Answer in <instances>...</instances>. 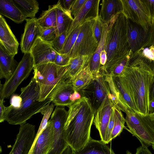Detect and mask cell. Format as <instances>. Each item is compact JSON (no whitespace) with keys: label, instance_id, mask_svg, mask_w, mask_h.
Segmentation results:
<instances>
[{"label":"cell","instance_id":"obj_34","mask_svg":"<svg viewBox=\"0 0 154 154\" xmlns=\"http://www.w3.org/2000/svg\"><path fill=\"white\" fill-rule=\"evenodd\" d=\"M39 37L43 41L51 43L58 35L56 27H42L39 26Z\"/></svg>","mask_w":154,"mask_h":154},{"label":"cell","instance_id":"obj_49","mask_svg":"<svg viewBox=\"0 0 154 154\" xmlns=\"http://www.w3.org/2000/svg\"><path fill=\"white\" fill-rule=\"evenodd\" d=\"M2 148L1 146H0V154L2 153Z\"/></svg>","mask_w":154,"mask_h":154},{"label":"cell","instance_id":"obj_16","mask_svg":"<svg viewBox=\"0 0 154 154\" xmlns=\"http://www.w3.org/2000/svg\"><path fill=\"white\" fill-rule=\"evenodd\" d=\"M19 43L3 16L0 14V47L11 55L18 51Z\"/></svg>","mask_w":154,"mask_h":154},{"label":"cell","instance_id":"obj_20","mask_svg":"<svg viewBox=\"0 0 154 154\" xmlns=\"http://www.w3.org/2000/svg\"><path fill=\"white\" fill-rule=\"evenodd\" d=\"M100 0H86L83 6L74 18L67 32V35L78 26L87 20L95 17L99 14Z\"/></svg>","mask_w":154,"mask_h":154},{"label":"cell","instance_id":"obj_46","mask_svg":"<svg viewBox=\"0 0 154 154\" xmlns=\"http://www.w3.org/2000/svg\"><path fill=\"white\" fill-rule=\"evenodd\" d=\"M74 0H63V8L66 10L70 11L71 8Z\"/></svg>","mask_w":154,"mask_h":154},{"label":"cell","instance_id":"obj_29","mask_svg":"<svg viewBox=\"0 0 154 154\" xmlns=\"http://www.w3.org/2000/svg\"><path fill=\"white\" fill-rule=\"evenodd\" d=\"M24 17H35L39 9V3L36 0H12Z\"/></svg>","mask_w":154,"mask_h":154},{"label":"cell","instance_id":"obj_43","mask_svg":"<svg viewBox=\"0 0 154 154\" xmlns=\"http://www.w3.org/2000/svg\"><path fill=\"white\" fill-rule=\"evenodd\" d=\"M3 100H0V123L6 121L8 108L3 103Z\"/></svg>","mask_w":154,"mask_h":154},{"label":"cell","instance_id":"obj_7","mask_svg":"<svg viewBox=\"0 0 154 154\" xmlns=\"http://www.w3.org/2000/svg\"><path fill=\"white\" fill-rule=\"evenodd\" d=\"M125 122L142 145L154 149V112L144 115L126 108Z\"/></svg>","mask_w":154,"mask_h":154},{"label":"cell","instance_id":"obj_4","mask_svg":"<svg viewBox=\"0 0 154 154\" xmlns=\"http://www.w3.org/2000/svg\"><path fill=\"white\" fill-rule=\"evenodd\" d=\"M20 96L22 98L20 106L17 109L10 105L8 109L6 121L11 125H20L26 123L33 115L40 112L51 100L47 98L42 101L38 100L39 88L35 79L33 76L26 86L22 88Z\"/></svg>","mask_w":154,"mask_h":154},{"label":"cell","instance_id":"obj_17","mask_svg":"<svg viewBox=\"0 0 154 154\" xmlns=\"http://www.w3.org/2000/svg\"><path fill=\"white\" fill-rule=\"evenodd\" d=\"M54 136L53 124L50 120L45 128L34 142L30 154H48L52 146Z\"/></svg>","mask_w":154,"mask_h":154},{"label":"cell","instance_id":"obj_24","mask_svg":"<svg viewBox=\"0 0 154 154\" xmlns=\"http://www.w3.org/2000/svg\"><path fill=\"white\" fill-rule=\"evenodd\" d=\"M14 57L0 47V79L7 80L12 75L18 64Z\"/></svg>","mask_w":154,"mask_h":154},{"label":"cell","instance_id":"obj_11","mask_svg":"<svg viewBox=\"0 0 154 154\" xmlns=\"http://www.w3.org/2000/svg\"><path fill=\"white\" fill-rule=\"evenodd\" d=\"M68 115V111L64 107L57 106L53 112L50 120L53 126L54 139L48 154H62L68 146L63 135L64 127Z\"/></svg>","mask_w":154,"mask_h":154},{"label":"cell","instance_id":"obj_37","mask_svg":"<svg viewBox=\"0 0 154 154\" xmlns=\"http://www.w3.org/2000/svg\"><path fill=\"white\" fill-rule=\"evenodd\" d=\"M67 36V32L58 35L51 42L55 51L59 53L62 49Z\"/></svg>","mask_w":154,"mask_h":154},{"label":"cell","instance_id":"obj_22","mask_svg":"<svg viewBox=\"0 0 154 154\" xmlns=\"http://www.w3.org/2000/svg\"><path fill=\"white\" fill-rule=\"evenodd\" d=\"M103 24V29L101 39L95 52L89 59L88 65L93 76V79L97 78L100 75V54L104 49L106 33L109 25Z\"/></svg>","mask_w":154,"mask_h":154},{"label":"cell","instance_id":"obj_1","mask_svg":"<svg viewBox=\"0 0 154 154\" xmlns=\"http://www.w3.org/2000/svg\"><path fill=\"white\" fill-rule=\"evenodd\" d=\"M119 76L138 112L150 113L151 90L154 85V70L151 62L134 55Z\"/></svg>","mask_w":154,"mask_h":154},{"label":"cell","instance_id":"obj_15","mask_svg":"<svg viewBox=\"0 0 154 154\" xmlns=\"http://www.w3.org/2000/svg\"><path fill=\"white\" fill-rule=\"evenodd\" d=\"M126 27L129 47L132 52L134 53L149 41V32H146L139 26L128 19H126Z\"/></svg>","mask_w":154,"mask_h":154},{"label":"cell","instance_id":"obj_38","mask_svg":"<svg viewBox=\"0 0 154 154\" xmlns=\"http://www.w3.org/2000/svg\"><path fill=\"white\" fill-rule=\"evenodd\" d=\"M112 108V113L106 132L104 143L106 144H108L111 141V134L114 125L115 119V113L114 109V106Z\"/></svg>","mask_w":154,"mask_h":154},{"label":"cell","instance_id":"obj_36","mask_svg":"<svg viewBox=\"0 0 154 154\" xmlns=\"http://www.w3.org/2000/svg\"><path fill=\"white\" fill-rule=\"evenodd\" d=\"M99 14L93 18V20L94 34L96 39L98 43L102 37L103 26V23L101 20Z\"/></svg>","mask_w":154,"mask_h":154},{"label":"cell","instance_id":"obj_41","mask_svg":"<svg viewBox=\"0 0 154 154\" xmlns=\"http://www.w3.org/2000/svg\"><path fill=\"white\" fill-rule=\"evenodd\" d=\"M86 0H74L72 4L70 13L74 18L81 9Z\"/></svg>","mask_w":154,"mask_h":154},{"label":"cell","instance_id":"obj_31","mask_svg":"<svg viewBox=\"0 0 154 154\" xmlns=\"http://www.w3.org/2000/svg\"><path fill=\"white\" fill-rule=\"evenodd\" d=\"M37 22L39 26L42 27H56V13L55 5H49L48 9L43 11L38 18Z\"/></svg>","mask_w":154,"mask_h":154},{"label":"cell","instance_id":"obj_39","mask_svg":"<svg viewBox=\"0 0 154 154\" xmlns=\"http://www.w3.org/2000/svg\"><path fill=\"white\" fill-rule=\"evenodd\" d=\"M140 49L142 50V51H139L138 53L135 52V53L139 54V55L151 62H153L154 56L153 45L149 48H141Z\"/></svg>","mask_w":154,"mask_h":154},{"label":"cell","instance_id":"obj_26","mask_svg":"<svg viewBox=\"0 0 154 154\" xmlns=\"http://www.w3.org/2000/svg\"><path fill=\"white\" fill-rule=\"evenodd\" d=\"M0 14L20 23L26 19L12 0H0Z\"/></svg>","mask_w":154,"mask_h":154},{"label":"cell","instance_id":"obj_48","mask_svg":"<svg viewBox=\"0 0 154 154\" xmlns=\"http://www.w3.org/2000/svg\"><path fill=\"white\" fill-rule=\"evenodd\" d=\"M2 86V84H1V81L0 80V93H1V88Z\"/></svg>","mask_w":154,"mask_h":154},{"label":"cell","instance_id":"obj_9","mask_svg":"<svg viewBox=\"0 0 154 154\" xmlns=\"http://www.w3.org/2000/svg\"><path fill=\"white\" fill-rule=\"evenodd\" d=\"M34 66L33 59L30 52L24 53L12 75L2 85L0 99H8L13 94L19 85L28 77Z\"/></svg>","mask_w":154,"mask_h":154},{"label":"cell","instance_id":"obj_8","mask_svg":"<svg viewBox=\"0 0 154 154\" xmlns=\"http://www.w3.org/2000/svg\"><path fill=\"white\" fill-rule=\"evenodd\" d=\"M94 18L87 20L82 24L75 42L68 54L70 59L85 56L90 59L96 50L99 43L94 34Z\"/></svg>","mask_w":154,"mask_h":154},{"label":"cell","instance_id":"obj_40","mask_svg":"<svg viewBox=\"0 0 154 154\" xmlns=\"http://www.w3.org/2000/svg\"><path fill=\"white\" fill-rule=\"evenodd\" d=\"M70 60L68 54H60L57 52L54 63L58 66H65L69 64Z\"/></svg>","mask_w":154,"mask_h":154},{"label":"cell","instance_id":"obj_2","mask_svg":"<svg viewBox=\"0 0 154 154\" xmlns=\"http://www.w3.org/2000/svg\"><path fill=\"white\" fill-rule=\"evenodd\" d=\"M64 127L65 141L72 151L83 147L89 140L95 113L89 99L82 97L68 107Z\"/></svg>","mask_w":154,"mask_h":154},{"label":"cell","instance_id":"obj_45","mask_svg":"<svg viewBox=\"0 0 154 154\" xmlns=\"http://www.w3.org/2000/svg\"><path fill=\"white\" fill-rule=\"evenodd\" d=\"M107 61V55L104 49L102 50L100 54V63L101 66H104Z\"/></svg>","mask_w":154,"mask_h":154},{"label":"cell","instance_id":"obj_42","mask_svg":"<svg viewBox=\"0 0 154 154\" xmlns=\"http://www.w3.org/2000/svg\"><path fill=\"white\" fill-rule=\"evenodd\" d=\"M22 98L20 95L13 94L11 97L10 105L13 108L17 109L20 106Z\"/></svg>","mask_w":154,"mask_h":154},{"label":"cell","instance_id":"obj_23","mask_svg":"<svg viewBox=\"0 0 154 154\" xmlns=\"http://www.w3.org/2000/svg\"><path fill=\"white\" fill-rule=\"evenodd\" d=\"M72 154H116L107 144L101 140H94L91 137L83 147L78 150L72 151Z\"/></svg>","mask_w":154,"mask_h":154},{"label":"cell","instance_id":"obj_5","mask_svg":"<svg viewBox=\"0 0 154 154\" xmlns=\"http://www.w3.org/2000/svg\"><path fill=\"white\" fill-rule=\"evenodd\" d=\"M33 77L39 88L38 100L50 99L58 86L66 80L67 66H60L48 63L34 66Z\"/></svg>","mask_w":154,"mask_h":154},{"label":"cell","instance_id":"obj_33","mask_svg":"<svg viewBox=\"0 0 154 154\" xmlns=\"http://www.w3.org/2000/svg\"><path fill=\"white\" fill-rule=\"evenodd\" d=\"M82 24L75 28L67 35L63 48L59 53L68 54L70 52L75 42Z\"/></svg>","mask_w":154,"mask_h":154},{"label":"cell","instance_id":"obj_32","mask_svg":"<svg viewBox=\"0 0 154 154\" xmlns=\"http://www.w3.org/2000/svg\"><path fill=\"white\" fill-rule=\"evenodd\" d=\"M115 113V119L114 125L112 131L111 140L119 135L125 127V119L121 111L115 105L114 106Z\"/></svg>","mask_w":154,"mask_h":154},{"label":"cell","instance_id":"obj_6","mask_svg":"<svg viewBox=\"0 0 154 154\" xmlns=\"http://www.w3.org/2000/svg\"><path fill=\"white\" fill-rule=\"evenodd\" d=\"M122 13L126 19L149 32L154 25V1L120 0Z\"/></svg>","mask_w":154,"mask_h":154},{"label":"cell","instance_id":"obj_10","mask_svg":"<svg viewBox=\"0 0 154 154\" xmlns=\"http://www.w3.org/2000/svg\"><path fill=\"white\" fill-rule=\"evenodd\" d=\"M100 73L96 79H92L89 83L79 91L82 97L88 98L90 101L94 113L105 98L110 93L105 75Z\"/></svg>","mask_w":154,"mask_h":154},{"label":"cell","instance_id":"obj_27","mask_svg":"<svg viewBox=\"0 0 154 154\" xmlns=\"http://www.w3.org/2000/svg\"><path fill=\"white\" fill-rule=\"evenodd\" d=\"M112 77L121 103L126 108L139 113L119 75Z\"/></svg>","mask_w":154,"mask_h":154},{"label":"cell","instance_id":"obj_18","mask_svg":"<svg viewBox=\"0 0 154 154\" xmlns=\"http://www.w3.org/2000/svg\"><path fill=\"white\" fill-rule=\"evenodd\" d=\"M24 32L20 42V47L23 53L30 52L31 49L40 33L39 26L37 18L26 19Z\"/></svg>","mask_w":154,"mask_h":154},{"label":"cell","instance_id":"obj_25","mask_svg":"<svg viewBox=\"0 0 154 154\" xmlns=\"http://www.w3.org/2000/svg\"><path fill=\"white\" fill-rule=\"evenodd\" d=\"M56 13V26L58 35L67 32L74 18L70 11L65 9L62 5L60 1L55 5Z\"/></svg>","mask_w":154,"mask_h":154},{"label":"cell","instance_id":"obj_28","mask_svg":"<svg viewBox=\"0 0 154 154\" xmlns=\"http://www.w3.org/2000/svg\"><path fill=\"white\" fill-rule=\"evenodd\" d=\"M89 58L88 56H80L70 59L67 66L65 76L66 79L72 80L76 75L88 64Z\"/></svg>","mask_w":154,"mask_h":154},{"label":"cell","instance_id":"obj_13","mask_svg":"<svg viewBox=\"0 0 154 154\" xmlns=\"http://www.w3.org/2000/svg\"><path fill=\"white\" fill-rule=\"evenodd\" d=\"M115 105L110 93L105 98L95 113L93 123L99 132L101 140L104 143L112 108Z\"/></svg>","mask_w":154,"mask_h":154},{"label":"cell","instance_id":"obj_30","mask_svg":"<svg viewBox=\"0 0 154 154\" xmlns=\"http://www.w3.org/2000/svg\"><path fill=\"white\" fill-rule=\"evenodd\" d=\"M92 79V75L87 65L71 81L75 90L79 91L88 85Z\"/></svg>","mask_w":154,"mask_h":154},{"label":"cell","instance_id":"obj_12","mask_svg":"<svg viewBox=\"0 0 154 154\" xmlns=\"http://www.w3.org/2000/svg\"><path fill=\"white\" fill-rule=\"evenodd\" d=\"M36 134L35 125L26 123L20 125L15 142L8 154H30Z\"/></svg>","mask_w":154,"mask_h":154},{"label":"cell","instance_id":"obj_3","mask_svg":"<svg viewBox=\"0 0 154 154\" xmlns=\"http://www.w3.org/2000/svg\"><path fill=\"white\" fill-rule=\"evenodd\" d=\"M104 50L107 61L104 66H101L100 72L105 75L111 74L125 59L133 57L134 53L129 48L127 37L126 19L122 13L109 24Z\"/></svg>","mask_w":154,"mask_h":154},{"label":"cell","instance_id":"obj_35","mask_svg":"<svg viewBox=\"0 0 154 154\" xmlns=\"http://www.w3.org/2000/svg\"><path fill=\"white\" fill-rule=\"evenodd\" d=\"M54 105L52 103L48 104L43 108L40 112L43 117L40 125L38 131L36 134V136H38L40 134L46 127L47 123L53 110Z\"/></svg>","mask_w":154,"mask_h":154},{"label":"cell","instance_id":"obj_44","mask_svg":"<svg viewBox=\"0 0 154 154\" xmlns=\"http://www.w3.org/2000/svg\"><path fill=\"white\" fill-rule=\"evenodd\" d=\"M126 154H132L128 150L126 151ZM135 154H152L148 148V147L144 145L138 147L136 149V152Z\"/></svg>","mask_w":154,"mask_h":154},{"label":"cell","instance_id":"obj_19","mask_svg":"<svg viewBox=\"0 0 154 154\" xmlns=\"http://www.w3.org/2000/svg\"><path fill=\"white\" fill-rule=\"evenodd\" d=\"M75 91L72 81L67 79L58 86L50 99L54 105L69 107L73 103L72 97Z\"/></svg>","mask_w":154,"mask_h":154},{"label":"cell","instance_id":"obj_21","mask_svg":"<svg viewBox=\"0 0 154 154\" xmlns=\"http://www.w3.org/2000/svg\"><path fill=\"white\" fill-rule=\"evenodd\" d=\"M99 17L103 24L109 23L118 14L122 13L120 0H103L100 4Z\"/></svg>","mask_w":154,"mask_h":154},{"label":"cell","instance_id":"obj_47","mask_svg":"<svg viewBox=\"0 0 154 154\" xmlns=\"http://www.w3.org/2000/svg\"><path fill=\"white\" fill-rule=\"evenodd\" d=\"M62 154H72V151L71 148L68 146Z\"/></svg>","mask_w":154,"mask_h":154},{"label":"cell","instance_id":"obj_14","mask_svg":"<svg viewBox=\"0 0 154 154\" xmlns=\"http://www.w3.org/2000/svg\"><path fill=\"white\" fill-rule=\"evenodd\" d=\"M30 53L35 66L48 63H54L57 52L53 49L51 43L43 41L38 37L32 47Z\"/></svg>","mask_w":154,"mask_h":154}]
</instances>
